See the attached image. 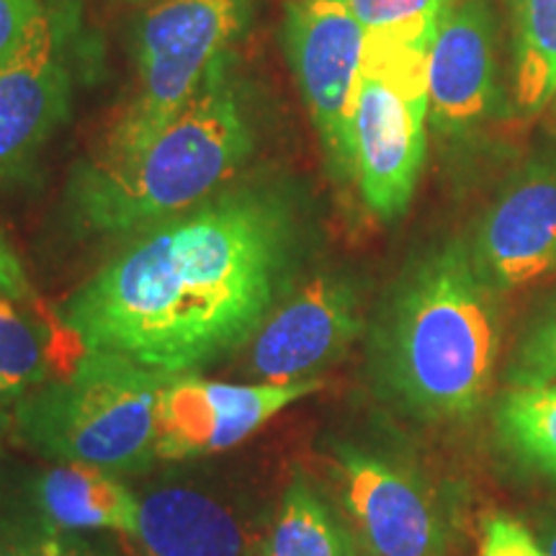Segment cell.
<instances>
[{
	"label": "cell",
	"instance_id": "cell-16",
	"mask_svg": "<svg viewBox=\"0 0 556 556\" xmlns=\"http://www.w3.org/2000/svg\"><path fill=\"white\" fill-rule=\"evenodd\" d=\"M358 546L338 505L307 475H294L263 533L261 556H358Z\"/></svg>",
	"mask_w": 556,
	"mask_h": 556
},
{
	"label": "cell",
	"instance_id": "cell-8",
	"mask_svg": "<svg viewBox=\"0 0 556 556\" xmlns=\"http://www.w3.org/2000/svg\"><path fill=\"white\" fill-rule=\"evenodd\" d=\"M96 39L80 0H45L18 50L0 67V186L18 184L65 127Z\"/></svg>",
	"mask_w": 556,
	"mask_h": 556
},
{
	"label": "cell",
	"instance_id": "cell-25",
	"mask_svg": "<svg viewBox=\"0 0 556 556\" xmlns=\"http://www.w3.org/2000/svg\"><path fill=\"white\" fill-rule=\"evenodd\" d=\"M0 294L9 296L16 304H31L37 299L18 255L13 253V248L3 238V232H0Z\"/></svg>",
	"mask_w": 556,
	"mask_h": 556
},
{
	"label": "cell",
	"instance_id": "cell-13",
	"mask_svg": "<svg viewBox=\"0 0 556 556\" xmlns=\"http://www.w3.org/2000/svg\"><path fill=\"white\" fill-rule=\"evenodd\" d=\"M471 253L500 294L556 276V150L505 180L479 219Z\"/></svg>",
	"mask_w": 556,
	"mask_h": 556
},
{
	"label": "cell",
	"instance_id": "cell-12",
	"mask_svg": "<svg viewBox=\"0 0 556 556\" xmlns=\"http://www.w3.org/2000/svg\"><path fill=\"white\" fill-rule=\"evenodd\" d=\"M129 556H261L266 526L253 505L206 477H163L137 492Z\"/></svg>",
	"mask_w": 556,
	"mask_h": 556
},
{
	"label": "cell",
	"instance_id": "cell-18",
	"mask_svg": "<svg viewBox=\"0 0 556 556\" xmlns=\"http://www.w3.org/2000/svg\"><path fill=\"white\" fill-rule=\"evenodd\" d=\"M513 96L523 114H539L556 93V0H513Z\"/></svg>",
	"mask_w": 556,
	"mask_h": 556
},
{
	"label": "cell",
	"instance_id": "cell-6",
	"mask_svg": "<svg viewBox=\"0 0 556 556\" xmlns=\"http://www.w3.org/2000/svg\"><path fill=\"white\" fill-rule=\"evenodd\" d=\"M430 45L366 37L353 114V184L381 222L413 204L426 163Z\"/></svg>",
	"mask_w": 556,
	"mask_h": 556
},
{
	"label": "cell",
	"instance_id": "cell-3",
	"mask_svg": "<svg viewBox=\"0 0 556 556\" xmlns=\"http://www.w3.org/2000/svg\"><path fill=\"white\" fill-rule=\"evenodd\" d=\"M235 58L142 148L99 152L70 170L67 225L86 238H135L227 189L255 148V129L235 78Z\"/></svg>",
	"mask_w": 556,
	"mask_h": 556
},
{
	"label": "cell",
	"instance_id": "cell-7",
	"mask_svg": "<svg viewBox=\"0 0 556 556\" xmlns=\"http://www.w3.org/2000/svg\"><path fill=\"white\" fill-rule=\"evenodd\" d=\"M325 469L368 556H448V492L409 451L377 438H330Z\"/></svg>",
	"mask_w": 556,
	"mask_h": 556
},
{
	"label": "cell",
	"instance_id": "cell-15",
	"mask_svg": "<svg viewBox=\"0 0 556 556\" xmlns=\"http://www.w3.org/2000/svg\"><path fill=\"white\" fill-rule=\"evenodd\" d=\"M0 479L65 531L129 536L137 526V492L103 469L58 462L31 464L0 451Z\"/></svg>",
	"mask_w": 556,
	"mask_h": 556
},
{
	"label": "cell",
	"instance_id": "cell-24",
	"mask_svg": "<svg viewBox=\"0 0 556 556\" xmlns=\"http://www.w3.org/2000/svg\"><path fill=\"white\" fill-rule=\"evenodd\" d=\"M41 3L45 0H0V67L18 50L34 18L39 16Z\"/></svg>",
	"mask_w": 556,
	"mask_h": 556
},
{
	"label": "cell",
	"instance_id": "cell-26",
	"mask_svg": "<svg viewBox=\"0 0 556 556\" xmlns=\"http://www.w3.org/2000/svg\"><path fill=\"white\" fill-rule=\"evenodd\" d=\"M533 536H536L544 556H556V507L541 516Z\"/></svg>",
	"mask_w": 556,
	"mask_h": 556
},
{
	"label": "cell",
	"instance_id": "cell-23",
	"mask_svg": "<svg viewBox=\"0 0 556 556\" xmlns=\"http://www.w3.org/2000/svg\"><path fill=\"white\" fill-rule=\"evenodd\" d=\"M479 556H544L533 531L513 518H492L484 526Z\"/></svg>",
	"mask_w": 556,
	"mask_h": 556
},
{
	"label": "cell",
	"instance_id": "cell-27",
	"mask_svg": "<svg viewBox=\"0 0 556 556\" xmlns=\"http://www.w3.org/2000/svg\"><path fill=\"white\" fill-rule=\"evenodd\" d=\"M13 438V417L5 413V405L0 402V451H3V443Z\"/></svg>",
	"mask_w": 556,
	"mask_h": 556
},
{
	"label": "cell",
	"instance_id": "cell-28",
	"mask_svg": "<svg viewBox=\"0 0 556 556\" xmlns=\"http://www.w3.org/2000/svg\"><path fill=\"white\" fill-rule=\"evenodd\" d=\"M127 3H148V0H127Z\"/></svg>",
	"mask_w": 556,
	"mask_h": 556
},
{
	"label": "cell",
	"instance_id": "cell-14",
	"mask_svg": "<svg viewBox=\"0 0 556 556\" xmlns=\"http://www.w3.org/2000/svg\"><path fill=\"white\" fill-rule=\"evenodd\" d=\"M500 103L497 16L490 0H458L428 52V119L443 137H467Z\"/></svg>",
	"mask_w": 556,
	"mask_h": 556
},
{
	"label": "cell",
	"instance_id": "cell-11",
	"mask_svg": "<svg viewBox=\"0 0 556 556\" xmlns=\"http://www.w3.org/2000/svg\"><path fill=\"white\" fill-rule=\"evenodd\" d=\"M323 387L319 379L289 384H229L199 374H168L157 407V462L186 464L240 446L296 400Z\"/></svg>",
	"mask_w": 556,
	"mask_h": 556
},
{
	"label": "cell",
	"instance_id": "cell-1",
	"mask_svg": "<svg viewBox=\"0 0 556 556\" xmlns=\"http://www.w3.org/2000/svg\"><path fill=\"white\" fill-rule=\"evenodd\" d=\"M309 255L312 222L294 189L235 184L129 238L62 299L58 323L80 351L199 374L245 351Z\"/></svg>",
	"mask_w": 556,
	"mask_h": 556
},
{
	"label": "cell",
	"instance_id": "cell-19",
	"mask_svg": "<svg viewBox=\"0 0 556 556\" xmlns=\"http://www.w3.org/2000/svg\"><path fill=\"white\" fill-rule=\"evenodd\" d=\"M90 536L50 523L0 479V556H106Z\"/></svg>",
	"mask_w": 556,
	"mask_h": 556
},
{
	"label": "cell",
	"instance_id": "cell-17",
	"mask_svg": "<svg viewBox=\"0 0 556 556\" xmlns=\"http://www.w3.org/2000/svg\"><path fill=\"white\" fill-rule=\"evenodd\" d=\"M500 446L556 486V387H507L495 405Z\"/></svg>",
	"mask_w": 556,
	"mask_h": 556
},
{
	"label": "cell",
	"instance_id": "cell-5",
	"mask_svg": "<svg viewBox=\"0 0 556 556\" xmlns=\"http://www.w3.org/2000/svg\"><path fill=\"white\" fill-rule=\"evenodd\" d=\"M255 16V0H157L135 29V88L101 152L148 144L235 58Z\"/></svg>",
	"mask_w": 556,
	"mask_h": 556
},
{
	"label": "cell",
	"instance_id": "cell-4",
	"mask_svg": "<svg viewBox=\"0 0 556 556\" xmlns=\"http://www.w3.org/2000/svg\"><path fill=\"white\" fill-rule=\"evenodd\" d=\"M168 374L101 351H80L70 371L13 405V441L45 462L109 475H142L155 458L157 407Z\"/></svg>",
	"mask_w": 556,
	"mask_h": 556
},
{
	"label": "cell",
	"instance_id": "cell-22",
	"mask_svg": "<svg viewBox=\"0 0 556 556\" xmlns=\"http://www.w3.org/2000/svg\"><path fill=\"white\" fill-rule=\"evenodd\" d=\"M507 387H556V294L526 323L505 368Z\"/></svg>",
	"mask_w": 556,
	"mask_h": 556
},
{
	"label": "cell",
	"instance_id": "cell-20",
	"mask_svg": "<svg viewBox=\"0 0 556 556\" xmlns=\"http://www.w3.org/2000/svg\"><path fill=\"white\" fill-rule=\"evenodd\" d=\"M0 294V402L16 405L34 387L50 379V364L39 330Z\"/></svg>",
	"mask_w": 556,
	"mask_h": 556
},
{
	"label": "cell",
	"instance_id": "cell-2",
	"mask_svg": "<svg viewBox=\"0 0 556 556\" xmlns=\"http://www.w3.org/2000/svg\"><path fill=\"white\" fill-rule=\"evenodd\" d=\"M503 343L500 291L469 242L422 248L368 323L366 374L381 402L417 422H464L490 397Z\"/></svg>",
	"mask_w": 556,
	"mask_h": 556
},
{
	"label": "cell",
	"instance_id": "cell-10",
	"mask_svg": "<svg viewBox=\"0 0 556 556\" xmlns=\"http://www.w3.org/2000/svg\"><path fill=\"white\" fill-rule=\"evenodd\" d=\"M366 328L364 289L351 270L304 276L250 340L245 374L255 384L317 379L345 356Z\"/></svg>",
	"mask_w": 556,
	"mask_h": 556
},
{
	"label": "cell",
	"instance_id": "cell-9",
	"mask_svg": "<svg viewBox=\"0 0 556 556\" xmlns=\"http://www.w3.org/2000/svg\"><path fill=\"white\" fill-rule=\"evenodd\" d=\"M283 50L332 176L353 184V114L366 29L343 0H291Z\"/></svg>",
	"mask_w": 556,
	"mask_h": 556
},
{
	"label": "cell",
	"instance_id": "cell-21",
	"mask_svg": "<svg viewBox=\"0 0 556 556\" xmlns=\"http://www.w3.org/2000/svg\"><path fill=\"white\" fill-rule=\"evenodd\" d=\"M366 37L433 45V37L454 0H343Z\"/></svg>",
	"mask_w": 556,
	"mask_h": 556
}]
</instances>
